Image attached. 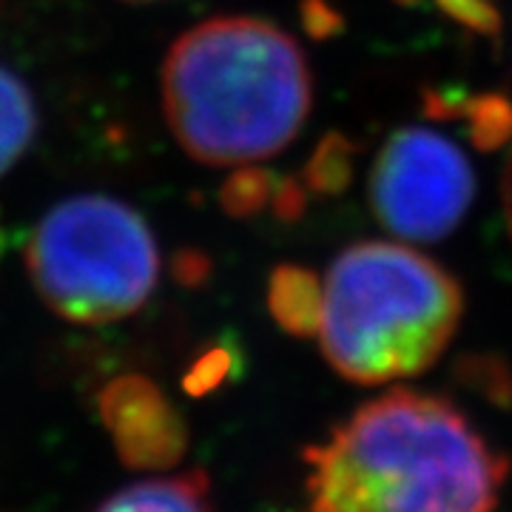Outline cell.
Masks as SVG:
<instances>
[{
	"label": "cell",
	"mask_w": 512,
	"mask_h": 512,
	"mask_svg": "<svg viewBox=\"0 0 512 512\" xmlns=\"http://www.w3.org/2000/svg\"><path fill=\"white\" fill-rule=\"evenodd\" d=\"M228 373V359H225V350H214L208 356H202L197 365L191 367V373L185 376V390L188 393H205L211 387H217L222 382V376Z\"/></svg>",
	"instance_id": "13"
},
{
	"label": "cell",
	"mask_w": 512,
	"mask_h": 512,
	"mask_svg": "<svg viewBox=\"0 0 512 512\" xmlns=\"http://www.w3.org/2000/svg\"><path fill=\"white\" fill-rule=\"evenodd\" d=\"M311 512H495L510 461L456 404L387 390L305 453Z\"/></svg>",
	"instance_id": "1"
},
{
	"label": "cell",
	"mask_w": 512,
	"mask_h": 512,
	"mask_svg": "<svg viewBox=\"0 0 512 512\" xmlns=\"http://www.w3.org/2000/svg\"><path fill=\"white\" fill-rule=\"evenodd\" d=\"M35 134V97L18 74L0 66V177L26 154Z\"/></svg>",
	"instance_id": "9"
},
{
	"label": "cell",
	"mask_w": 512,
	"mask_h": 512,
	"mask_svg": "<svg viewBox=\"0 0 512 512\" xmlns=\"http://www.w3.org/2000/svg\"><path fill=\"white\" fill-rule=\"evenodd\" d=\"M94 512H211V481L202 470L146 478L106 498Z\"/></svg>",
	"instance_id": "7"
},
{
	"label": "cell",
	"mask_w": 512,
	"mask_h": 512,
	"mask_svg": "<svg viewBox=\"0 0 512 512\" xmlns=\"http://www.w3.org/2000/svg\"><path fill=\"white\" fill-rule=\"evenodd\" d=\"M100 419L126 467L168 470L183 461L188 427L157 384L140 373L111 379L97 399Z\"/></svg>",
	"instance_id": "6"
},
{
	"label": "cell",
	"mask_w": 512,
	"mask_h": 512,
	"mask_svg": "<svg viewBox=\"0 0 512 512\" xmlns=\"http://www.w3.org/2000/svg\"><path fill=\"white\" fill-rule=\"evenodd\" d=\"M370 208L393 237L439 242L467 217L476 174L467 154L441 131L399 128L370 171Z\"/></svg>",
	"instance_id": "5"
},
{
	"label": "cell",
	"mask_w": 512,
	"mask_h": 512,
	"mask_svg": "<svg viewBox=\"0 0 512 512\" xmlns=\"http://www.w3.org/2000/svg\"><path fill=\"white\" fill-rule=\"evenodd\" d=\"M501 197H504V214H507V228H510V234H512V154H510V160H507V171H504Z\"/></svg>",
	"instance_id": "15"
},
{
	"label": "cell",
	"mask_w": 512,
	"mask_h": 512,
	"mask_svg": "<svg viewBox=\"0 0 512 512\" xmlns=\"http://www.w3.org/2000/svg\"><path fill=\"white\" fill-rule=\"evenodd\" d=\"M404 3H416V0H404ZM436 3L450 18H456L458 23H467L473 29H481V32H493L498 26L495 9L487 0H436Z\"/></svg>",
	"instance_id": "12"
},
{
	"label": "cell",
	"mask_w": 512,
	"mask_h": 512,
	"mask_svg": "<svg viewBox=\"0 0 512 512\" xmlns=\"http://www.w3.org/2000/svg\"><path fill=\"white\" fill-rule=\"evenodd\" d=\"M174 274L185 285H200V282H205V274H208V259L202 254H194V251H183L177 256Z\"/></svg>",
	"instance_id": "14"
},
{
	"label": "cell",
	"mask_w": 512,
	"mask_h": 512,
	"mask_svg": "<svg viewBox=\"0 0 512 512\" xmlns=\"http://www.w3.org/2000/svg\"><path fill=\"white\" fill-rule=\"evenodd\" d=\"M322 282L313 271L296 265H279L268 285V308L276 325L293 336H316Z\"/></svg>",
	"instance_id": "8"
},
{
	"label": "cell",
	"mask_w": 512,
	"mask_h": 512,
	"mask_svg": "<svg viewBox=\"0 0 512 512\" xmlns=\"http://www.w3.org/2000/svg\"><path fill=\"white\" fill-rule=\"evenodd\" d=\"M461 313V285L439 262L393 242H359L325 274L316 339L339 376L387 384L436 365Z\"/></svg>",
	"instance_id": "3"
},
{
	"label": "cell",
	"mask_w": 512,
	"mask_h": 512,
	"mask_svg": "<svg viewBox=\"0 0 512 512\" xmlns=\"http://www.w3.org/2000/svg\"><path fill=\"white\" fill-rule=\"evenodd\" d=\"M348 168V148L339 137H330L311 157V163L305 168V180L311 185V191H336L348 180Z\"/></svg>",
	"instance_id": "11"
},
{
	"label": "cell",
	"mask_w": 512,
	"mask_h": 512,
	"mask_svg": "<svg viewBox=\"0 0 512 512\" xmlns=\"http://www.w3.org/2000/svg\"><path fill=\"white\" fill-rule=\"evenodd\" d=\"M26 268L40 299L77 325L140 311L154 293L160 251L146 217L106 194L57 202L37 222Z\"/></svg>",
	"instance_id": "4"
},
{
	"label": "cell",
	"mask_w": 512,
	"mask_h": 512,
	"mask_svg": "<svg viewBox=\"0 0 512 512\" xmlns=\"http://www.w3.org/2000/svg\"><path fill=\"white\" fill-rule=\"evenodd\" d=\"M313 103L305 52L259 18H211L174 40L163 63V111L185 154L208 165L274 157Z\"/></svg>",
	"instance_id": "2"
},
{
	"label": "cell",
	"mask_w": 512,
	"mask_h": 512,
	"mask_svg": "<svg viewBox=\"0 0 512 512\" xmlns=\"http://www.w3.org/2000/svg\"><path fill=\"white\" fill-rule=\"evenodd\" d=\"M131 3H151V0H131Z\"/></svg>",
	"instance_id": "16"
},
{
	"label": "cell",
	"mask_w": 512,
	"mask_h": 512,
	"mask_svg": "<svg viewBox=\"0 0 512 512\" xmlns=\"http://www.w3.org/2000/svg\"><path fill=\"white\" fill-rule=\"evenodd\" d=\"M276 188H279V183L268 171H262V168H239L237 174H231L222 183L220 202L231 217L242 220V217L259 214L265 205H274Z\"/></svg>",
	"instance_id": "10"
}]
</instances>
